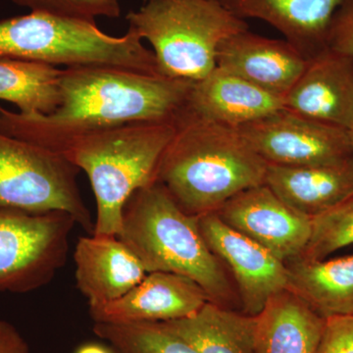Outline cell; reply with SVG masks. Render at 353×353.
I'll return each instance as SVG.
<instances>
[{"label":"cell","instance_id":"ac0fdd59","mask_svg":"<svg viewBox=\"0 0 353 353\" xmlns=\"http://www.w3.org/2000/svg\"><path fill=\"white\" fill-rule=\"evenodd\" d=\"M264 183L285 204L312 219L352 196L353 155L315 166L267 164Z\"/></svg>","mask_w":353,"mask_h":353},{"label":"cell","instance_id":"f1b7e54d","mask_svg":"<svg viewBox=\"0 0 353 353\" xmlns=\"http://www.w3.org/2000/svg\"><path fill=\"white\" fill-rule=\"evenodd\" d=\"M76 353H114L112 348L103 347L97 343H85L77 350Z\"/></svg>","mask_w":353,"mask_h":353},{"label":"cell","instance_id":"7a4b0ae2","mask_svg":"<svg viewBox=\"0 0 353 353\" xmlns=\"http://www.w3.org/2000/svg\"><path fill=\"white\" fill-rule=\"evenodd\" d=\"M267 163L238 129L180 116L157 182L188 214L215 212L243 190L263 185Z\"/></svg>","mask_w":353,"mask_h":353},{"label":"cell","instance_id":"4dcf8cb0","mask_svg":"<svg viewBox=\"0 0 353 353\" xmlns=\"http://www.w3.org/2000/svg\"><path fill=\"white\" fill-rule=\"evenodd\" d=\"M112 350H113V348H112ZM113 352H114V353H121L119 352H117V350H113Z\"/></svg>","mask_w":353,"mask_h":353},{"label":"cell","instance_id":"d4e9b609","mask_svg":"<svg viewBox=\"0 0 353 353\" xmlns=\"http://www.w3.org/2000/svg\"><path fill=\"white\" fill-rule=\"evenodd\" d=\"M21 7L41 12L94 22L97 17L118 18L119 0H11Z\"/></svg>","mask_w":353,"mask_h":353},{"label":"cell","instance_id":"7c38bea8","mask_svg":"<svg viewBox=\"0 0 353 353\" xmlns=\"http://www.w3.org/2000/svg\"><path fill=\"white\" fill-rule=\"evenodd\" d=\"M210 301L194 281L178 274L152 272L124 296L88 308L94 323L169 322L196 314Z\"/></svg>","mask_w":353,"mask_h":353},{"label":"cell","instance_id":"4fadbf2b","mask_svg":"<svg viewBox=\"0 0 353 353\" xmlns=\"http://www.w3.org/2000/svg\"><path fill=\"white\" fill-rule=\"evenodd\" d=\"M284 108L348 131L353 123V55L325 48L309 57L285 97Z\"/></svg>","mask_w":353,"mask_h":353},{"label":"cell","instance_id":"7402d4cb","mask_svg":"<svg viewBox=\"0 0 353 353\" xmlns=\"http://www.w3.org/2000/svg\"><path fill=\"white\" fill-rule=\"evenodd\" d=\"M62 70L51 65L0 57V101L24 115L52 113L60 103Z\"/></svg>","mask_w":353,"mask_h":353},{"label":"cell","instance_id":"9a60e30c","mask_svg":"<svg viewBox=\"0 0 353 353\" xmlns=\"http://www.w3.org/2000/svg\"><path fill=\"white\" fill-rule=\"evenodd\" d=\"M77 288L88 308L116 301L143 281L148 272L117 236L92 234L77 241Z\"/></svg>","mask_w":353,"mask_h":353},{"label":"cell","instance_id":"5b68a950","mask_svg":"<svg viewBox=\"0 0 353 353\" xmlns=\"http://www.w3.org/2000/svg\"><path fill=\"white\" fill-rule=\"evenodd\" d=\"M134 30L112 37L94 22L31 12L0 20V57L57 67H114L159 75L152 50ZM160 76V75H159Z\"/></svg>","mask_w":353,"mask_h":353},{"label":"cell","instance_id":"cb8c5ba5","mask_svg":"<svg viewBox=\"0 0 353 353\" xmlns=\"http://www.w3.org/2000/svg\"><path fill=\"white\" fill-rule=\"evenodd\" d=\"M353 245V194L327 212L312 218V229L301 257L326 259Z\"/></svg>","mask_w":353,"mask_h":353},{"label":"cell","instance_id":"30bf717a","mask_svg":"<svg viewBox=\"0 0 353 353\" xmlns=\"http://www.w3.org/2000/svg\"><path fill=\"white\" fill-rule=\"evenodd\" d=\"M197 222L233 281L241 312L256 316L270 297L287 289L285 264L263 246L228 226L215 212L197 216Z\"/></svg>","mask_w":353,"mask_h":353},{"label":"cell","instance_id":"603a6c76","mask_svg":"<svg viewBox=\"0 0 353 353\" xmlns=\"http://www.w3.org/2000/svg\"><path fill=\"white\" fill-rule=\"evenodd\" d=\"M94 333L121 353H197L160 322L134 324L94 323Z\"/></svg>","mask_w":353,"mask_h":353},{"label":"cell","instance_id":"83f0119b","mask_svg":"<svg viewBox=\"0 0 353 353\" xmlns=\"http://www.w3.org/2000/svg\"><path fill=\"white\" fill-rule=\"evenodd\" d=\"M0 353H31L19 330L6 320L0 319Z\"/></svg>","mask_w":353,"mask_h":353},{"label":"cell","instance_id":"3957f363","mask_svg":"<svg viewBox=\"0 0 353 353\" xmlns=\"http://www.w3.org/2000/svg\"><path fill=\"white\" fill-rule=\"evenodd\" d=\"M117 236L148 273L185 276L201 285L211 303L241 308L233 281L204 241L196 216L185 212L161 183L132 194Z\"/></svg>","mask_w":353,"mask_h":353},{"label":"cell","instance_id":"2e32d148","mask_svg":"<svg viewBox=\"0 0 353 353\" xmlns=\"http://www.w3.org/2000/svg\"><path fill=\"white\" fill-rule=\"evenodd\" d=\"M284 109V99L216 68L194 83L180 116L240 129Z\"/></svg>","mask_w":353,"mask_h":353},{"label":"cell","instance_id":"e0dca14e","mask_svg":"<svg viewBox=\"0 0 353 353\" xmlns=\"http://www.w3.org/2000/svg\"><path fill=\"white\" fill-rule=\"evenodd\" d=\"M241 19H259L275 28L309 58L327 48L334 13L345 0H219Z\"/></svg>","mask_w":353,"mask_h":353},{"label":"cell","instance_id":"d6986e66","mask_svg":"<svg viewBox=\"0 0 353 353\" xmlns=\"http://www.w3.org/2000/svg\"><path fill=\"white\" fill-rule=\"evenodd\" d=\"M326 319L285 289L255 316L253 353H317Z\"/></svg>","mask_w":353,"mask_h":353},{"label":"cell","instance_id":"f546056e","mask_svg":"<svg viewBox=\"0 0 353 353\" xmlns=\"http://www.w3.org/2000/svg\"><path fill=\"white\" fill-rule=\"evenodd\" d=\"M348 136H350V143H352V148H353V123L350 129L348 130Z\"/></svg>","mask_w":353,"mask_h":353},{"label":"cell","instance_id":"6da1fadb","mask_svg":"<svg viewBox=\"0 0 353 353\" xmlns=\"http://www.w3.org/2000/svg\"><path fill=\"white\" fill-rule=\"evenodd\" d=\"M194 83L114 67L62 70L52 113L24 115L0 106V132L62 153L74 139L134 124L176 123Z\"/></svg>","mask_w":353,"mask_h":353},{"label":"cell","instance_id":"277c9868","mask_svg":"<svg viewBox=\"0 0 353 353\" xmlns=\"http://www.w3.org/2000/svg\"><path fill=\"white\" fill-rule=\"evenodd\" d=\"M176 123H134L74 139L61 154L90 180L97 202L94 233L118 236L123 209L137 190L157 182Z\"/></svg>","mask_w":353,"mask_h":353},{"label":"cell","instance_id":"9c48e42d","mask_svg":"<svg viewBox=\"0 0 353 353\" xmlns=\"http://www.w3.org/2000/svg\"><path fill=\"white\" fill-rule=\"evenodd\" d=\"M268 165L334 163L352 157L348 131L282 109L238 129Z\"/></svg>","mask_w":353,"mask_h":353},{"label":"cell","instance_id":"52a82bcc","mask_svg":"<svg viewBox=\"0 0 353 353\" xmlns=\"http://www.w3.org/2000/svg\"><path fill=\"white\" fill-rule=\"evenodd\" d=\"M79 172L61 153L0 132V208L64 211L92 234L94 220L81 194Z\"/></svg>","mask_w":353,"mask_h":353},{"label":"cell","instance_id":"44dd1931","mask_svg":"<svg viewBox=\"0 0 353 353\" xmlns=\"http://www.w3.org/2000/svg\"><path fill=\"white\" fill-rule=\"evenodd\" d=\"M197 353H253L255 316L208 301L190 317L160 322Z\"/></svg>","mask_w":353,"mask_h":353},{"label":"cell","instance_id":"5bb4252c","mask_svg":"<svg viewBox=\"0 0 353 353\" xmlns=\"http://www.w3.org/2000/svg\"><path fill=\"white\" fill-rule=\"evenodd\" d=\"M308 58L285 39L259 36L250 29L221 44L217 68L285 99L301 76Z\"/></svg>","mask_w":353,"mask_h":353},{"label":"cell","instance_id":"484cf974","mask_svg":"<svg viewBox=\"0 0 353 353\" xmlns=\"http://www.w3.org/2000/svg\"><path fill=\"white\" fill-rule=\"evenodd\" d=\"M317 353H353V316L326 319Z\"/></svg>","mask_w":353,"mask_h":353},{"label":"cell","instance_id":"4316f807","mask_svg":"<svg viewBox=\"0 0 353 353\" xmlns=\"http://www.w3.org/2000/svg\"><path fill=\"white\" fill-rule=\"evenodd\" d=\"M327 48L353 55V0H345L334 13L327 36Z\"/></svg>","mask_w":353,"mask_h":353},{"label":"cell","instance_id":"ba28073f","mask_svg":"<svg viewBox=\"0 0 353 353\" xmlns=\"http://www.w3.org/2000/svg\"><path fill=\"white\" fill-rule=\"evenodd\" d=\"M75 218L0 208V294H28L50 284L66 263Z\"/></svg>","mask_w":353,"mask_h":353},{"label":"cell","instance_id":"8992f818","mask_svg":"<svg viewBox=\"0 0 353 353\" xmlns=\"http://www.w3.org/2000/svg\"><path fill=\"white\" fill-rule=\"evenodd\" d=\"M126 19L152 46L160 76L192 83L217 67L223 41L248 30L219 0H148Z\"/></svg>","mask_w":353,"mask_h":353},{"label":"cell","instance_id":"8fae6325","mask_svg":"<svg viewBox=\"0 0 353 353\" xmlns=\"http://www.w3.org/2000/svg\"><path fill=\"white\" fill-rule=\"evenodd\" d=\"M215 213L284 263L301 256L310 239L312 219L285 204L265 183L243 190Z\"/></svg>","mask_w":353,"mask_h":353},{"label":"cell","instance_id":"ffe728a7","mask_svg":"<svg viewBox=\"0 0 353 353\" xmlns=\"http://www.w3.org/2000/svg\"><path fill=\"white\" fill-rule=\"evenodd\" d=\"M288 288L328 319L353 316V253L334 259L299 256L285 262Z\"/></svg>","mask_w":353,"mask_h":353}]
</instances>
